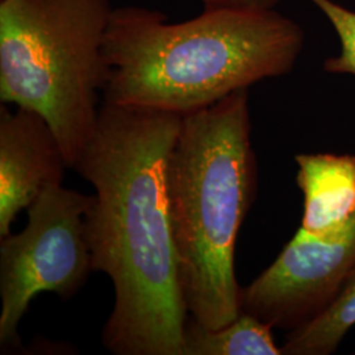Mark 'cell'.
<instances>
[{
    "label": "cell",
    "mask_w": 355,
    "mask_h": 355,
    "mask_svg": "<svg viewBox=\"0 0 355 355\" xmlns=\"http://www.w3.org/2000/svg\"><path fill=\"white\" fill-rule=\"evenodd\" d=\"M62 148L40 114L0 110V239L11 234L17 215L51 186L62 184Z\"/></svg>",
    "instance_id": "cell-7"
},
{
    "label": "cell",
    "mask_w": 355,
    "mask_h": 355,
    "mask_svg": "<svg viewBox=\"0 0 355 355\" xmlns=\"http://www.w3.org/2000/svg\"><path fill=\"white\" fill-rule=\"evenodd\" d=\"M355 268V215L316 239L297 230L277 259L241 290V311L270 327L296 329L329 304Z\"/></svg>",
    "instance_id": "cell-6"
},
{
    "label": "cell",
    "mask_w": 355,
    "mask_h": 355,
    "mask_svg": "<svg viewBox=\"0 0 355 355\" xmlns=\"http://www.w3.org/2000/svg\"><path fill=\"white\" fill-rule=\"evenodd\" d=\"M94 195L64 189L44 191L28 209V224L0 242V345L20 346L19 325L41 292L71 299L92 271L86 214Z\"/></svg>",
    "instance_id": "cell-5"
},
{
    "label": "cell",
    "mask_w": 355,
    "mask_h": 355,
    "mask_svg": "<svg viewBox=\"0 0 355 355\" xmlns=\"http://www.w3.org/2000/svg\"><path fill=\"white\" fill-rule=\"evenodd\" d=\"M355 327V268L343 280L318 316L291 330L282 353L286 355H330L337 352L349 330Z\"/></svg>",
    "instance_id": "cell-10"
},
{
    "label": "cell",
    "mask_w": 355,
    "mask_h": 355,
    "mask_svg": "<svg viewBox=\"0 0 355 355\" xmlns=\"http://www.w3.org/2000/svg\"><path fill=\"white\" fill-rule=\"evenodd\" d=\"M295 161L304 196L299 230L316 239L341 230L355 215V155L311 153Z\"/></svg>",
    "instance_id": "cell-8"
},
{
    "label": "cell",
    "mask_w": 355,
    "mask_h": 355,
    "mask_svg": "<svg viewBox=\"0 0 355 355\" xmlns=\"http://www.w3.org/2000/svg\"><path fill=\"white\" fill-rule=\"evenodd\" d=\"M304 32L275 8H214L183 23L137 6L114 8L105 41L104 102L187 114L286 76Z\"/></svg>",
    "instance_id": "cell-2"
},
{
    "label": "cell",
    "mask_w": 355,
    "mask_h": 355,
    "mask_svg": "<svg viewBox=\"0 0 355 355\" xmlns=\"http://www.w3.org/2000/svg\"><path fill=\"white\" fill-rule=\"evenodd\" d=\"M282 0H202L204 10L214 8H254L270 10L275 8Z\"/></svg>",
    "instance_id": "cell-12"
},
{
    "label": "cell",
    "mask_w": 355,
    "mask_h": 355,
    "mask_svg": "<svg viewBox=\"0 0 355 355\" xmlns=\"http://www.w3.org/2000/svg\"><path fill=\"white\" fill-rule=\"evenodd\" d=\"M322 13L340 40V51L324 62L330 74L355 76V10L336 0H309Z\"/></svg>",
    "instance_id": "cell-11"
},
{
    "label": "cell",
    "mask_w": 355,
    "mask_h": 355,
    "mask_svg": "<svg viewBox=\"0 0 355 355\" xmlns=\"http://www.w3.org/2000/svg\"><path fill=\"white\" fill-rule=\"evenodd\" d=\"M257 189L249 89L183 116L167 196L190 318L217 329L241 313L234 254Z\"/></svg>",
    "instance_id": "cell-3"
},
{
    "label": "cell",
    "mask_w": 355,
    "mask_h": 355,
    "mask_svg": "<svg viewBox=\"0 0 355 355\" xmlns=\"http://www.w3.org/2000/svg\"><path fill=\"white\" fill-rule=\"evenodd\" d=\"M272 327L242 312L227 325L208 329L192 318L184 328L183 355H282Z\"/></svg>",
    "instance_id": "cell-9"
},
{
    "label": "cell",
    "mask_w": 355,
    "mask_h": 355,
    "mask_svg": "<svg viewBox=\"0 0 355 355\" xmlns=\"http://www.w3.org/2000/svg\"><path fill=\"white\" fill-rule=\"evenodd\" d=\"M111 0H0V101L40 114L74 168L107 82Z\"/></svg>",
    "instance_id": "cell-4"
},
{
    "label": "cell",
    "mask_w": 355,
    "mask_h": 355,
    "mask_svg": "<svg viewBox=\"0 0 355 355\" xmlns=\"http://www.w3.org/2000/svg\"><path fill=\"white\" fill-rule=\"evenodd\" d=\"M183 114L101 105L76 171L95 189L86 214L92 271L114 284L103 345L117 355H183L190 318L167 196Z\"/></svg>",
    "instance_id": "cell-1"
}]
</instances>
